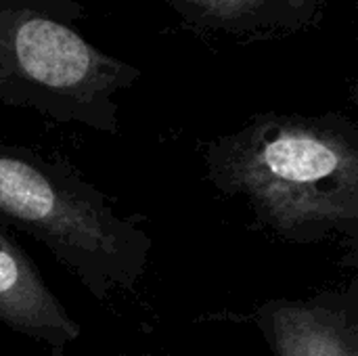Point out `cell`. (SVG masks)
Returning a JSON list of instances; mask_svg holds the SVG:
<instances>
[{
	"instance_id": "obj_1",
	"label": "cell",
	"mask_w": 358,
	"mask_h": 356,
	"mask_svg": "<svg viewBox=\"0 0 358 356\" xmlns=\"http://www.w3.org/2000/svg\"><path fill=\"white\" fill-rule=\"evenodd\" d=\"M210 183L292 243L358 233V126L342 113H260L208 145Z\"/></svg>"
},
{
	"instance_id": "obj_2",
	"label": "cell",
	"mask_w": 358,
	"mask_h": 356,
	"mask_svg": "<svg viewBox=\"0 0 358 356\" xmlns=\"http://www.w3.org/2000/svg\"><path fill=\"white\" fill-rule=\"evenodd\" d=\"M0 220L40 241L99 302L134 290L153 239L63 159L0 141Z\"/></svg>"
},
{
	"instance_id": "obj_3",
	"label": "cell",
	"mask_w": 358,
	"mask_h": 356,
	"mask_svg": "<svg viewBox=\"0 0 358 356\" xmlns=\"http://www.w3.org/2000/svg\"><path fill=\"white\" fill-rule=\"evenodd\" d=\"M76 0H0V101L117 134L115 94L141 69L88 42Z\"/></svg>"
},
{
	"instance_id": "obj_4",
	"label": "cell",
	"mask_w": 358,
	"mask_h": 356,
	"mask_svg": "<svg viewBox=\"0 0 358 356\" xmlns=\"http://www.w3.org/2000/svg\"><path fill=\"white\" fill-rule=\"evenodd\" d=\"M0 325L67 356L82 329L48 290L40 271L0 220Z\"/></svg>"
},
{
	"instance_id": "obj_5",
	"label": "cell",
	"mask_w": 358,
	"mask_h": 356,
	"mask_svg": "<svg viewBox=\"0 0 358 356\" xmlns=\"http://www.w3.org/2000/svg\"><path fill=\"white\" fill-rule=\"evenodd\" d=\"M258 319L275 356H358L355 315L329 296L273 300L258 311Z\"/></svg>"
},
{
	"instance_id": "obj_6",
	"label": "cell",
	"mask_w": 358,
	"mask_h": 356,
	"mask_svg": "<svg viewBox=\"0 0 358 356\" xmlns=\"http://www.w3.org/2000/svg\"><path fill=\"white\" fill-rule=\"evenodd\" d=\"M329 0H172L182 21L212 36L271 40L317 27Z\"/></svg>"
}]
</instances>
